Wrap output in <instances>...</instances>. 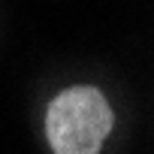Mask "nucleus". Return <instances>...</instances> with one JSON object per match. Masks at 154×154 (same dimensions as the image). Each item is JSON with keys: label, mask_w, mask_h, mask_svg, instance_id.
Returning a JSON list of instances; mask_svg holds the SVG:
<instances>
[{"label": "nucleus", "mask_w": 154, "mask_h": 154, "mask_svg": "<svg viewBox=\"0 0 154 154\" xmlns=\"http://www.w3.org/2000/svg\"><path fill=\"white\" fill-rule=\"evenodd\" d=\"M115 124V112L100 88L72 85L45 112V139L54 154H100Z\"/></svg>", "instance_id": "nucleus-1"}]
</instances>
